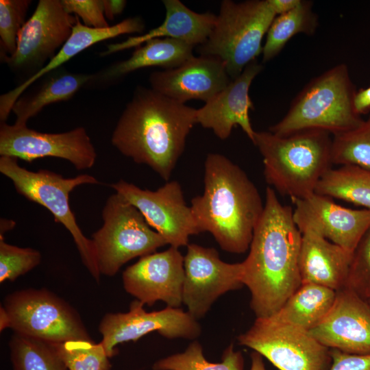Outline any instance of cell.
I'll return each mask as SVG.
<instances>
[{"label":"cell","instance_id":"f1b7e54d","mask_svg":"<svg viewBox=\"0 0 370 370\" xmlns=\"http://www.w3.org/2000/svg\"><path fill=\"white\" fill-rule=\"evenodd\" d=\"M9 348L13 370H68L53 343L14 332Z\"/></svg>","mask_w":370,"mask_h":370},{"label":"cell","instance_id":"74e56055","mask_svg":"<svg viewBox=\"0 0 370 370\" xmlns=\"http://www.w3.org/2000/svg\"><path fill=\"white\" fill-rule=\"evenodd\" d=\"M353 107L356 113L360 116L370 112V85L356 91L353 98Z\"/></svg>","mask_w":370,"mask_h":370},{"label":"cell","instance_id":"f35d334b","mask_svg":"<svg viewBox=\"0 0 370 370\" xmlns=\"http://www.w3.org/2000/svg\"><path fill=\"white\" fill-rule=\"evenodd\" d=\"M104 14L109 20H114L115 16L120 14L126 5V1L103 0Z\"/></svg>","mask_w":370,"mask_h":370},{"label":"cell","instance_id":"6da1fadb","mask_svg":"<svg viewBox=\"0 0 370 370\" xmlns=\"http://www.w3.org/2000/svg\"><path fill=\"white\" fill-rule=\"evenodd\" d=\"M293 212L280 203L273 188H267L264 211L254 229L249 253L242 262L243 283L250 291V306L256 318L275 314L301 285V233Z\"/></svg>","mask_w":370,"mask_h":370},{"label":"cell","instance_id":"60d3db41","mask_svg":"<svg viewBox=\"0 0 370 370\" xmlns=\"http://www.w3.org/2000/svg\"><path fill=\"white\" fill-rule=\"evenodd\" d=\"M251 367L250 370H266L262 356L256 352H253L251 354Z\"/></svg>","mask_w":370,"mask_h":370},{"label":"cell","instance_id":"7bdbcfd3","mask_svg":"<svg viewBox=\"0 0 370 370\" xmlns=\"http://www.w3.org/2000/svg\"><path fill=\"white\" fill-rule=\"evenodd\" d=\"M369 304H370V300H368Z\"/></svg>","mask_w":370,"mask_h":370},{"label":"cell","instance_id":"484cf974","mask_svg":"<svg viewBox=\"0 0 370 370\" xmlns=\"http://www.w3.org/2000/svg\"><path fill=\"white\" fill-rule=\"evenodd\" d=\"M95 77V75L64 72L51 75L35 92L17 99L12 109L16 116L15 123L26 125L44 107L70 99Z\"/></svg>","mask_w":370,"mask_h":370},{"label":"cell","instance_id":"2e32d148","mask_svg":"<svg viewBox=\"0 0 370 370\" xmlns=\"http://www.w3.org/2000/svg\"><path fill=\"white\" fill-rule=\"evenodd\" d=\"M291 199L293 220L301 233L312 231L349 252L370 227V210L345 208L315 193Z\"/></svg>","mask_w":370,"mask_h":370},{"label":"cell","instance_id":"4316f807","mask_svg":"<svg viewBox=\"0 0 370 370\" xmlns=\"http://www.w3.org/2000/svg\"><path fill=\"white\" fill-rule=\"evenodd\" d=\"M312 5L311 1L301 0L293 10L275 17L262 47L264 62L277 56L294 36L314 34L318 26V16L313 11Z\"/></svg>","mask_w":370,"mask_h":370},{"label":"cell","instance_id":"5b68a950","mask_svg":"<svg viewBox=\"0 0 370 370\" xmlns=\"http://www.w3.org/2000/svg\"><path fill=\"white\" fill-rule=\"evenodd\" d=\"M356 91L347 65L338 64L312 79L269 132L284 136L319 129L336 135L353 130L363 121L353 107Z\"/></svg>","mask_w":370,"mask_h":370},{"label":"cell","instance_id":"5bb4252c","mask_svg":"<svg viewBox=\"0 0 370 370\" xmlns=\"http://www.w3.org/2000/svg\"><path fill=\"white\" fill-rule=\"evenodd\" d=\"M0 156L29 162L45 157L69 161L76 169L93 166L97 152L86 130L82 127L63 133H43L27 125H0Z\"/></svg>","mask_w":370,"mask_h":370},{"label":"cell","instance_id":"d6a6232c","mask_svg":"<svg viewBox=\"0 0 370 370\" xmlns=\"http://www.w3.org/2000/svg\"><path fill=\"white\" fill-rule=\"evenodd\" d=\"M29 0L0 1L1 58L12 56L16 48L18 34L25 23Z\"/></svg>","mask_w":370,"mask_h":370},{"label":"cell","instance_id":"ab89813d","mask_svg":"<svg viewBox=\"0 0 370 370\" xmlns=\"http://www.w3.org/2000/svg\"><path fill=\"white\" fill-rule=\"evenodd\" d=\"M301 0H269V2L276 16L286 13L301 3Z\"/></svg>","mask_w":370,"mask_h":370},{"label":"cell","instance_id":"e0dca14e","mask_svg":"<svg viewBox=\"0 0 370 370\" xmlns=\"http://www.w3.org/2000/svg\"><path fill=\"white\" fill-rule=\"evenodd\" d=\"M125 291L144 304L152 306L162 301L167 306L180 308L184 280V256L179 248L144 256L123 273Z\"/></svg>","mask_w":370,"mask_h":370},{"label":"cell","instance_id":"9a60e30c","mask_svg":"<svg viewBox=\"0 0 370 370\" xmlns=\"http://www.w3.org/2000/svg\"><path fill=\"white\" fill-rule=\"evenodd\" d=\"M184 267L182 303L196 319L204 317L221 295L244 285L243 262H225L212 247L188 244Z\"/></svg>","mask_w":370,"mask_h":370},{"label":"cell","instance_id":"9c48e42d","mask_svg":"<svg viewBox=\"0 0 370 370\" xmlns=\"http://www.w3.org/2000/svg\"><path fill=\"white\" fill-rule=\"evenodd\" d=\"M102 219L103 225L91 239L101 275L114 276L128 261L152 254L167 244L141 212L119 193L108 198Z\"/></svg>","mask_w":370,"mask_h":370},{"label":"cell","instance_id":"d590c367","mask_svg":"<svg viewBox=\"0 0 370 370\" xmlns=\"http://www.w3.org/2000/svg\"><path fill=\"white\" fill-rule=\"evenodd\" d=\"M61 3L67 13L74 14L88 27H110L104 14L103 0H61Z\"/></svg>","mask_w":370,"mask_h":370},{"label":"cell","instance_id":"7c38bea8","mask_svg":"<svg viewBox=\"0 0 370 370\" xmlns=\"http://www.w3.org/2000/svg\"><path fill=\"white\" fill-rule=\"evenodd\" d=\"M144 305L136 299L130 304L128 312H108L103 317L99 331L102 335L101 343L108 358L117 353L115 346L118 344L136 341L153 332L169 339H195L200 335V325L189 312L169 306L147 312Z\"/></svg>","mask_w":370,"mask_h":370},{"label":"cell","instance_id":"83f0119b","mask_svg":"<svg viewBox=\"0 0 370 370\" xmlns=\"http://www.w3.org/2000/svg\"><path fill=\"white\" fill-rule=\"evenodd\" d=\"M314 193L370 210V169L355 165L330 168L319 182Z\"/></svg>","mask_w":370,"mask_h":370},{"label":"cell","instance_id":"d4e9b609","mask_svg":"<svg viewBox=\"0 0 370 370\" xmlns=\"http://www.w3.org/2000/svg\"><path fill=\"white\" fill-rule=\"evenodd\" d=\"M336 291L314 284H302L273 315L274 321L307 331L317 326L331 309Z\"/></svg>","mask_w":370,"mask_h":370},{"label":"cell","instance_id":"7402d4cb","mask_svg":"<svg viewBox=\"0 0 370 370\" xmlns=\"http://www.w3.org/2000/svg\"><path fill=\"white\" fill-rule=\"evenodd\" d=\"M353 253L310 230L301 233L299 269L302 284L335 291L345 287Z\"/></svg>","mask_w":370,"mask_h":370},{"label":"cell","instance_id":"8d00e7d4","mask_svg":"<svg viewBox=\"0 0 370 370\" xmlns=\"http://www.w3.org/2000/svg\"><path fill=\"white\" fill-rule=\"evenodd\" d=\"M332 365L329 370H370V354L359 355L330 349Z\"/></svg>","mask_w":370,"mask_h":370},{"label":"cell","instance_id":"4dcf8cb0","mask_svg":"<svg viewBox=\"0 0 370 370\" xmlns=\"http://www.w3.org/2000/svg\"><path fill=\"white\" fill-rule=\"evenodd\" d=\"M332 162L370 169V115L354 129L333 135Z\"/></svg>","mask_w":370,"mask_h":370},{"label":"cell","instance_id":"cb8c5ba5","mask_svg":"<svg viewBox=\"0 0 370 370\" xmlns=\"http://www.w3.org/2000/svg\"><path fill=\"white\" fill-rule=\"evenodd\" d=\"M194 46L184 41L160 38L149 40L137 47L132 56L116 63L102 73L106 81L116 79L132 71L149 66H160L164 70L182 65L193 56Z\"/></svg>","mask_w":370,"mask_h":370},{"label":"cell","instance_id":"44dd1931","mask_svg":"<svg viewBox=\"0 0 370 370\" xmlns=\"http://www.w3.org/2000/svg\"><path fill=\"white\" fill-rule=\"evenodd\" d=\"M144 24L138 17L128 18L107 28L96 29L84 25L77 16L72 34L57 53L33 75L14 89L0 97V119L5 122L17 99L34 82L74 58L76 55L101 41L125 34L140 33Z\"/></svg>","mask_w":370,"mask_h":370},{"label":"cell","instance_id":"ac0fdd59","mask_svg":"<svg viewBox=\"0 0 370 370\" xmlns=\"http://www.w3.org/2000/svg\"><path fill=\"white\" fill-rule=\"evenodd\" d=\"M309 333L330 349L351 354H370V304L343 287L336 291L327 315Z\"/></svg>","mask_w":370,"mask_h":370},{"label":"cell","instance_id":"8fae6325","mask_svg":"<svg viewBox=\"0 0 370 370\" xmlns=\"http://www.w3.org/2000/svg\"><path fill=\"white\" fill-rule=\"evenodd\" d=\"M110 186L133 204L170 246H187L189 237L200 233L178 182H167L156 190L142 189L122 180Z\"/></svg>","mask_w":370,"mask_h":370},{"label":"cell","instance_id":"1f68e13d","mask_svg":"<svg viewBox=\"0 0 370 370\" xmlns=\"http://www.w3.org/2000/svg\"><path fill=\"white\" fill-rule=\"evenodd\" d=\"M68 370H110L111 364L101 343L69 341L53 343Z\"/></svg>","mask_w":370,"mask_h":370},{"label":"cell","instance_id":"8992f818","mask_svg":"<svg viewBox=\"0 0 370 370\" xmlns=\"http://www.w3.org/2000/svg\"><path fill=\"white\" fill-rule=\"evenodd\" d=\"M275 16L269 0H224L210 36L197 51L220 58L234 79L262 53V39Z\"/></svg>","mask_w":370,"mask_h":370},{"label":"cell","instance_id":"603a6c76","mask_svg":"<svg viewBox=\"0 0 370 370\" xmlns=\"http://www.w3.org/2000/svg\"><path fill=\"white\" fill-rule=\"evenodd\" d=\"M166 10L163 23L143 35L130 36L127 40L110 44L101 56H107L132 47H137L147 41L160 38H171L199 46L210 36L215 24L217 15L210 12L197 13L180 0H164Z\"/></svg>","mask_w":370,"mask_h":370},{"label":"cell","instance_id":"30bf717a","mask_svg":"<svg viewBox=\"0 0 370 370\" xmlns=\"http://www.w3.org/2000/svg\"><path fill=\"white\" fill-rule=\"evenodd\" d=\"M238 341L280 370H329L332 365L330 349L308 331L270 317L256 318Z\"/></svg>","mask_w":370,"mask_h":370},{"label":"cell","instance_id":"4fadbf2b","mask_svg":"<svg viewBox=\"0 0 370 370\" xmlns=\"http://www.w3.org/2000/svg\"><path fill=\"white\" fill-rule=\"evenodd\" d=\"M76 21L77 16L67 13L60 0H40L18 32L14 53L3 61L14 71L36 73L67 41Z\"/></svg>","mask_w":370,"mask_h":370},{"label":"cell","instance_id":"b9f144b4","mask_svg":"<svg viewBox=\"0 0 370 370\" xmlns=\"http://www.w3.org/2000/svg\"><path fill=\"white\" fill-rule=\"evenodd\" d=\"M14 222L12 221L1 219V234L0 236H3V234L11 229L13 228L14 225Z\"/></svg>","mask_w":370,"mask_h":370},{"label":"cell","instance_id":"f546056e","mask_svg":"<svg viewBox=\"0 0 370 370\" xmlns=\"http://www.w3.org/2000/svg\"><path fill=\"white\" fill-rule=\"evenodd\" d=\"M244 360L233 345L223 353L221 361L213 363L207 360L201 344L194 341L182 353L175 354L156 361L153 370H243Z\"/></svg>","mask_w":370,"mask_h":370},{"label":"cell","instance_id":"ffe728a7","mask_svg":"<svg viewBox=\"0 0 370 370\" xmlns=\"http://www.w3.org/2000/svg\"><path fill=\"white\" fill-rule=\"evenodd\" d=\"M262 66L255 60L247 64L241 74L205 105L197 109V123L212 130L221 140L227 138L234 127L239 125L253 143L255 131L249 112L254 108L249 95V87Z\"/></svg>","mask_w":370,"mask_h":370},{"label":"cell","instance_id":"3957f363","mask_svg":"<svg viewBox=\"0 0 370 370\" xmlns=\"http://www.w3.org/2000/svg\"><path fill=\"white\" fill-rule=\"evenodd\" d=\"M190 208L200 233H210L227 252L243 254L249 248L264 203L239 166L210 153L204 162V193L192 199Z\"/></svg>","mask_w":370,"mask_h":370},{"label":"cell","instance_id":"277c9868","mask_svg":"<svg viewBox=\"0 0 370 370\" xmlns=\"http://www.w3.org/2000/svg\"><path fill=\"white\" fill-rule=\"evenodd\" d=\"M253 143L262 157L267 182L291 199L314 193L332 168V138L324 130L306 129L284 136L256 132Z\"/></svg>","mask_w":370,"mask_h":370},{"label":"cell","instance_id":"52a82bcc","mask_svg":"<svg viewBox=\"0 0 370 370\" xmlns=\"http://www.w3.org/2000/svg\"><path fill=\"white\" fill-rule=\"evenodd\" d=\"M5 328L51 343L93 341L77 311L46 288L8 295L0 307V330Z\"/></svg>","mask_w":370,"mask_h":370},{"label":"cell","instance_id":"ba28073f","mask_svg":"<svg viewBox=\"0 0 370 370\" xmlns=\"http://www.w3.org/2000/svg\"><path fill=\"white\" fill-rule=\"evenodd\" d=\"M17 160L16 158L1 156V174L12 182L18 194L46 208L55 221L64 226L73 238L84 265L99 282L101 274L92 241L84 235L69 204V195L75 188L97 184L99 181L88 174L65 178L48 170L29 171L18 165Z\"/></svg>","mask_w":370,"mask_h":370},{"label":"cell","instance_id":"d6986e66","mask_svg":"<svg viewBox=\"0 0 370 370\" xmlns=\"http://www.w3.org/2000/svg\"><path fill=\"white\" fill-rule=\"evenodd\" d=\"M151 88L178 102H207L232 81L225 62L213 56H194L178 67L155 71L149 79Z\"/></svg>","mask_w":370,"mask_h":370},{"label":"cell","instance_id":"836d02e7","mask_svg":"<svg viewBox=\"0 0 370 370\" xmlns=\"http://www.w3.org/2000/svg\"><path fill=\"white\" fill-rule=\"evenodd\" d=\"M41 258L39 251L8 244L0 236V282L14 281L37 267Z\"/></svg>","mask_w":370,"mask_h":370},{"label":"cell","instance_id":"7a4b0ae2","mask_svg":"<svg viewBox=\"0 0 370 370\" xmlns=\"http://www.w3.org/2000/svg\"><path fill=\"white\" fill-rule=\"evenodd\" d=\"M196 112L152 88L138 87L116 123L112 143L168 181L197 124Z\"/></svg>","mask_w":370,"mask_h":370},{"label":"cell","instance_id":"e575fe53","mask_svg":"<svg viewBox=\"0 0 370 370\" xmlns=\"http://www.w3.org/2000/svg\"><path fill=\"white\" fill-rule=\"evenodd\" d=\"M345 287L370 300V227L353 252Z\"/></svg>","mask_w":370,"mask_h":370}]
</instances>
